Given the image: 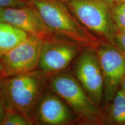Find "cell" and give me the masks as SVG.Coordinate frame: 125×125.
<instances>
[{"mask_svg":"<svg viewBox=\"0 0 125 125\" xmlns=\"http://www.w3.org/2000/svg\"><path fill=\"white\" fill-rule=\"evenodd\" d=\"M51 75L37 69L1 79L0 90L7 109L19 112L34 125L36 111Z\"/></svg>","mask_w":125,"mask_h":125,"instance_id":"6da1fadb","label":"cell"},{"mask_svg":"<svg viewBox=\"0 0 125 125\" xmlns=\"http://www.w3.org/2000/svg\"><path fill=\"white\" fill-rule=\"evenodd\" d=\"M56 35L71 40L83 48L97 49L101 43L75 18L61 0H27Z\"/></svg>","mask_w":125,"mask_h":125,"instance_id":"7a4b0ae2","label":"cell"},{"mask_svg":"<svg viewBox=\"0 0 125 125\" xmlns=\"http://www.w3.org/2000/svg\"><path fill=\"white\" fill-rule=\"evenodd\" d=\"M75 18L101 44L115 46L119 30L112 17L110 0H61Z\"/></svg>","mask_w":125,"mask_h":125,"instance_id":"3957f363","label":"cell"},{"mask_svg":"<svg viewBox=\"0 0 125 125\" xmlns=\"http://www.w3.org/2000/svg\"><path fill=\"white\" fill-rule=\"evenodd\" d=\"M48 87L70 106L77 117V122L101 125V109L92 100L73 71L66 69L51 75Z\"/></svg>","mask_w":125,"mask_h":125,"instance_id":"277c9868","label":"cell"},{"mask_svg":"<svg viewBox=\"0 0 125 125\" xmlns=\"http://www.w3.org/2000/svg\"><path fill=\"white\" fill-rule=\"evenodd\" d=\"M72 71L92 100L101 109L104 78L96 49L83 48L73 62Z\"/></svg>","mask_w":125,"mask_h":125,"instance_id":"5b68a950","label":"cell"},{"mask_svg":"<svg viewBox=\"0 0 125 125\" xmlns=\"http://www.w3.org/2000/svg\"><path fill=\"white\" fill-rule=\"evenodd\" d=\"M83 48L55 34L43 39L38 69L49 75L68 69Z\"/></svg>","mask_w":125,"mask_h":125,"instance_id":"8992f818","label":"cell"},{"mask_svg":"<svg viewBox=\"0 0 125 125\" xmlns=\"http://www.w3.org/2000/svg\"><path fill=\"white\" fill-rule=\"evenodd\" d=\"M43 38L30 35L22 42L0 57L4 78L21 75L38 68Z\"/></svg>","mask_w":125,"mask_h":125,"instance_id":"52a82bcc","label":"cell"},{"mask_svg":"<svg viewBox=\"0 0 125 125\" xmlns=\"http://www.w3.org/2000/svg\"><path fill=\"white\" fill-rule=\"evenodd\" d=\"M104 78V100L111 101L125 78V54L116 47L100 44L96 49Z\"/></svg>","mask_w":125,"mask_h":125,"instance_id":"ba28073f","label":"cell"},{"mask_svg":"<svg viewBox=\"0 0 125 125\" xmlns=\"http://www.w3.org/2000/svg\"><path fill=\"white\" fill-rule=\"evenodd\" d=\"M77 122V117L70 106L47 87L37 108L34 125H68Z\"/></svg>","mask_w":125,"mask_h":125,"instance_id":"9c48e42d","label":"cell"},{"mask_svg":"<svg viewBox=\"0 0 125 125\" xmlns=\"http://www.w3.org/2000/svg\"><path fill=\"white\" fill-rule=\"evenodd\" d=\"M0 21L9 23L30 35L43 39L54 34L37 10L29 4L21 7L4 8Z\"/></svg>","mask_w":125,"mask_h":125,"instance_id":"30bf717a","label":"cell"},{"mask_svg":"<svg viewBox=\"0 0 125 125\" xmlns=\"http://www.w3.org/2000/svg\"><path fill=\"white\" fill-rule=\"evenodd\" d=\"M107 107L101 111V124L125 125V94L122 89L117 92Z\"/></svg>","mask_w":125,"mask_h":125,"instance_id":"8fae6325","label":"cell"},{"mask_svg":"<svg viewBox=\"0 0 125 125\" xmlns=\"http://www.w3.org/2000/svg\"><path fill=\"white\" fill-rule=\"evenodd\" d=\"M30 35L13 25L0 21V57L13 49Z\"/></svg>","mask_w":125,"mask_h":125,"instance_id":"7c38bea8","label":"cell"},{"mask_svg":"<svg viewBox=\"0 0 125 125\" xmlns=\"http://www.w3.org/2000/svg\"><path fill=\"white\" fill-rule=\"evenodd\" d=\"M29 119L19 112L12 109H7L1 125H30Z\"/></svg>","mask_w":125,"mask_h":125,"instance_id":"4fadbf2b","label":"cell"},{"mask_svg":"<svg viewBox=\"0 0 125 125\" xmlns=\"http://www.w3.org/2000/svg\"><path fill=\"white\" fill-rule=\"evenodd\" d=\"M112 13L119 31H125V0H121L114 5Z\"/></svg>","mask_w":125,"mask_h":125,"instance_id":"5bb4252c","label":"cell"},{"mask_svg":"<svg viewBox=\"0 0 125 125\" xmlns=\"http://www.w3.org/2000/svg\"><path fill=\"white\" fill-rule=\"evenodd\" d=\"M27 5L28 3L25 0H0V6L4 8L21 7Z\"/></svg>","mask_w":125,"mask_h":125,"instance_id":"9a60e30c","label":"cell"},{"mask_svg":"<svg viewBox=\"0 0 125 125\" xmlns=\"http://www.w3.org/2000/svg\"><path fill=\"white\" fill-rule=\"evenodd\" d=\"M115 47L125 54V31H119L115 38Z\"/></svg>","mask_w":125,"mask_h":125,"instance_id":"2e32d148","label":"cell"},{"mask_svg":"<svg viewBox=\"0 0 125 125\" xmlns=\"http://www.w3.org/2000/svg\"><path fill=\"white\" fill-rule=\"evenodd\" d=\"M6 111H7V108H6L4 98L0 90V125H1V123L3 121Z\"/></svg>","mask_w":125,"mask_h":125,"instance_id":"e0dca14e","label":"cell"},{"mask_svg":"<svg viewBox=\"0 0 125 125\" xmlns=\"http://www.w3.org/2000/svg\"><path fill=\"white\" fill-rule=\"evenodd\" d=\"M3 78H4V74H3L2 67V65H1V62H0V81H1L2 79H3Z\"/></svg>","mask_w":125,"mask_h":125,"instance_id":"ac0fdd59","label":"cell"},{"mask_svg":"<svg viewBox=\"0 0 125 125\" xmlns=\"http://www.w3.org/2000/svg\"><path fill=\"white\" fill-rule=\"evenodd\" d=\"M122 90H123V92H124L125 94V78L123 79L122 83Z\"/></svg>","mask_w":125,"mask_h":125,"instance_id":"d6986e66","label":"cell"},{"mask_svg":"<svg viewBox=\"0 0 125 125\" xmlns=\"http://www.w3.org/2000/svg\"><path fill=\"white\" fill-rule=\"evenodd\" d=\"M4 8L2 7L1 6H0V21H1V17H2V15L3 12H4Z\"/></svg>","mask_w":125,"mask_h":125,"instance_id":"ffe728a7","label":"cell"}]
</instances>
